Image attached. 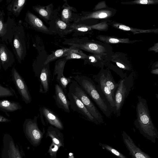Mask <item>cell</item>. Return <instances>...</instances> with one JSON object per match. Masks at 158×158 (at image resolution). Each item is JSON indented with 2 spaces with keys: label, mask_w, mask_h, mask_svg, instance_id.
<instances>
[{
  "label": "cell",
  "mask_w": 158,
  "mask_h": 158,
  "mask_svg": "<svg viewBox=\"0 0 158 158\" xmlns=\"http://www.w3.org/2000/svg\"><path fill=\"white\" fill-rule=\"evenodd\" d=\"M136 118L134 124L144 137L155 143L158 138V131L152 121L147 100L137 96Z\"/></svg>",
  "instance_id": "1"
},
{
  "label": "cell",
  "mask_w": 158,
  "mask_h": 158,
  "mask_svg": "<svg viewBox=\"0 0 158 158\" xmlns=\"http://www.w3.org/2000/svg\"><path fill=\"white\" fill-rule=\"evenodd\" d=\"M73 78L94 102L103 113L107 117L110 118L113 113L110 106L99 93L94 81L85 76L78 74L73 77Z\"/></svg>",
  "instance_id": "2"
},
{
  "label": "cell",
  "mask_w": 158,
  "mask_h": 158,
  "mask_svg": "<svg viewBox=\"0 0 158 158\" xmlns=\"http://www.w3.org/2000/svg\"><path fill=\"white\" fill-rule=\"evenodd\" d=\"M135 77L132 73L126 76L118 82V85L114 95L115 102L114 114L117 117L121 114L122 109L125 101L133 88Z\"/></svg>",
  "instance_id": "3"
},
{
  "label": "cell",
  "mask_w": 158,
  "mask_h": 158,
  "mask_svg": "<svg viewBox=\"0 0 158 158\" xmlns=\"http://www.w3.org/2000/svg\"><path fill=\"white\" fill-rule=\"evenodd\" d=\"M69 92L75 95L84 104L91 115L99 124L104 123L103 117L92 102L90 98L75 80L70 83Z\"/></svg>",
  "instance_id": "4"
},
{
  "label": "cell",
  "mask_w": 158,
  "mask_h": 158,
  "mask_svg": "<svg viewBox=\"0 0 158 158\" xmlns=\"http://www.w3.org/2000/svg\"><path fill=\"white\" fill-rule=\"evenodd\" d=\"M12 48L18 62L21 63L26 54V47L25 40V32L23 26L16 25L13 33Z\"/></svg>",
  "instance_id": "5"
},
{
  "label": "cell",
  "mask_w": 158,
  "mask_h": 158,
  "mask_svg": "<svg viewBox=\"0 0 158 158\" xmlns=\"http://www.w3.org/2000/svg\"><path fill=\"white\" fill-rule=\"evenodd\" d=\"M3 10H0V40L8 44H12L13 33L16 25L15 20L8 16L6 22H4Z\"/></svg>",
  "instance_id": "6"
},
{
  "label": "cell",
  "mask_w": 158,
  "mask_h": 158,
  "mask_svg": "<svg viewBox=\"0 0 158 158\" xmlns=\"http://www.w3.org/2000/svg\"><path fill=\"white\" fill-rule=\"evenodd\" d=\"M1 158H22L18 145L8 134H4L3 138Z\"/></svg>",
  "instance_id": "7"
},
{
  "label": "cell",
  "mask_w": 158,
  "mask_h": 158,
  "mask_svg": "<svg viewBox=\"0 0 158 158\" xmlns=\"http://www.w3.org/2000/svg\"><path fill=\"white\" fill-rule=\"evenodd\" d=\"M11 74L12 80L22 99L26 104L30 103L31 98L25 81L14 67L11 69Z\"/></svg>",
  "instance_id": "8"
},
{
  "label": "cell",
  "mask_w": 158,
  "mask_h": 158,
  "mask_svg": "<svg viewBox=\"0 0 158 158\" xmlns=\"http://www.w3.org/2000/svg\"><path fill=\"white\" fill-rule=\"evenodd\" d=\"M67 96L71 108L74 111L81 114L87 120L97 124L99 123L91 115L82 102L74 94L68 92Z\"/></svg>",
  "instance_id": "9"
},
{
  "label": "cell",
  "mask_w": 158,
  "mask_h": 158,
  "mask_svg": "<svg viewBox=\"0 0 158 158\" xmlns=\"http://www.w3.org/2000/svg\"><path fill=\"white\" fill-rule=\"evenodd\" d=\"M122 135L124 143L132 158H152L138 147L132 139L124 131H123Z\"/></svg>",
  "instance_id": "10"
},
{
  "label": "cell",
  "mask_w": 158,
  "mask_h": 158,
  "mask_svg": "<svg viewBox=\"0 0 158 158\" xmlns=\"http://www.w3.org/2000/svg\"><path fill=\"white\" fill-rule=\"evenodd\" d=\"M94 80L97 83L96 89L100 95L106 99L110 104L113 112L115 111V102L111 90L96 75L93 76Z\"/></svg>",
  "instance_id": "11"
},
{
  "label": "cell",
  "mask_w": 158,
  "mask_h": 158,
  "mask_svg": "<svg viewBox=\"0 0 158 158\" xmlns=\"http://www.w3.org/2000/svg\"><path fill=\"white\" fill-rule=\"evenodd\" d=\"M24 20L31 27L37 31L51 35L53 33L41 19L29 10L26 13Z\"/></svg>",
  "instance_id": "12"
},
{
  "label": "cell",
  "mask_w": 158,
  "mask_h": 158,
  "mask_svg": "<svg viewBox=\"0 0 158 158\" xmlns=\"http://www.w3.org/2000/svg\"><path fill=\"white\" fill-rule=\"evenodd\" d=\"M49 22L50 30L53 33L58 34L61 37L69 34L73 31L70 26L62 21L57 16Z\"/></svg>",
  "instance_id": "13"
},
{
  "label": "cell",
  "mask_w": 158,
  "mask_h": 158,
  "mask_svg": "<svg viewBox=\"0 0 158 158\" xmlns=\"http://www.w3.org/2000/svg\"><path fill=\"white\" fill-rule=\"evenodd\" d=\"M39 116V115L35 116L33 119H25L23 125L25 135L35 139H38L41 137V134L38 129L37 123V119Z\"/></svg>",
  "instance_id": "14"
},
{
  "label": "cell",
  "mask_w": 158,
  "mask_h": 158,
  "mask_svg": "<svg viewBox=\"0 0 158 158\" xmlns=\"http://www.w3.org/2000/svg\"><path fill=\"white\" fill-rule=\"evenodd\" d=\"M55 94L53 96L56 104L59 108L63 110L67 113H69L70 102L65 93L61 87L56 84L55 86Z\"/></svg>",
  "instance_id": "15"
},
{
  "label": "cell",
  "mask_w": 158,
  "mask_h": 158,
  "mask_svg": "<svg viewBox=\"0 0 158 158\" xmlns=\"http://www.w3.org/2000/svg\"><path fill=\"white\" fill-rule=\"evenodd\" d=\"M40 118L44 123L43 117L46 121L50 124L60 128H61L62 124L58 116L54 111L49 108L43 106L39 109Z\"/></svg>",
  "instance_id": "16"
},
{
  "label": "cell",
  "mask_w": 158,
  "mask_h": 158,
  "mask_svg": "<svg viewBox=\"0 0 158 158\" xmlns=\"http://www.w3.org/2000/svg\"><path fill=\"white\" fill-rule=\"evenodd\" d=\"M32 8L47 23L53 20L57 16V10H53L52 4L46 6L38 5L32 6Z\"/></svg>",
  "instance_id": "17"
},
{
  "label": "cell",
  "mask_w": 158,
  "mask_h": 158,
  "mask_svg": "<svg viewBox=\"0 0 158 158\" xmlns=\"http://www.w3.org/2000/svg\"><path fill=\"white\" fill-rule=\"evenodd\" d=\"M0 61L3 69L7 70L15 62L14 56L6 44L0 43Z\"/></svg>",
  "instance_id": "18"
},
{
  "label": "cell",
  "mask_w": 158,
  "mask_h": 158,
  "mask_svg": "<svg viewBox=\"0 0 158 158\" xmlns=\"http://www.w3.org/2000/svg\"><path fill=\"white\" fill-rule=\"evenodd\" d=\"M49 63L44 66L40 74L39 80L40 81V93H47L49 90V83L51 75Z\"/></svg>",
  "instance_id": "19"
},
{
  "label": "cell",
  "mask_w": 158,
  "mask_h": 158,
  "mask_svg": "<svg viewBox=\"0 0 158 158\" xmlns=\"http://www.w3.org/2000/svg\"><path fill=\"white\" fill-rule=\"evenodd\" d=\"M96 75L111 90L112 95L114 97V93L118 83L115 82L110 72L108 70L101 71Z\"/></svg>",
  "instance_id": "20"
},
{
  "label": "cell",
  "mask_w": 158,
  "mask_h": 158,
  "mask_svg": "<svg viewBox=\"0 0 158 158\" xmlns=\"http://www.w3.org/2000/svg\"><path fill=\"white\" fill-rule=\"evenodd\" d=\"M64 3L62 7L60 14L61 19L68 24L74 20V12H77L76 9L69 6L67 0H64Z\"/></svg>",
  "instance_id": "21"
},
{
  "label": "cell",
  "mask_w": 158,
  "mask_h": 158,
  "mask_svg": "<svg viewBox=\"0 0 158 158\" xmlns=\"http://www.w3.org/2000/svg\"><path fill=\"white\" fill-rule=\"evenodd\" d=\"M22 107L19 103L7 99L0 100V110L6 114L21 110Z\"/></svg>",
  "instance_id": "22"
},
{
  "label": "cell",
  "mask_w": 158,
  "mask_h": 158,
  "mask_svg": "<svg viewBox=\"0 0 158 158\" xmlns=\"http://www.w3.org/2000/svg\"><path fill=\"white\" fill-rule=\"evenodd\" d=\"M72 49V48L70 47L64 48L59 49L53 52L48 56L45 61L43 63L42 65V69L44 66L56 59L66 57Z\"/></svg>",
  "instance_id": "23"
},
{
  "label": "cell",
  "mask_w": 158,
  "mask_h": 158,
  "mask_svg": "<svg viewBox=\"0 0 158 158\" xmlns=\"http://www.w3.org/2000/svg\"><path fill=\"white\" fill-rule=\"evenodd\" d=\"M27 1V0H11L7 6V10L17 17L25 5Z\"/></svg>",
  "instance_id": "24"
},
{
  "label": "cell",
  "mask_w": 158,
  "mask_h": 158,
  "mask_svg": "<svg viewBox=\"0 0 158 158\" xmlns=\"http://www.w3.org/2000/svg\"><path fill=\"white\" fill-rule=\"evenodd\" d=\"M67 60L65 57L62 58L57 60L56 63L52 81L54 79L55 76L63 75V71L65 64Z\"/></svg>",
  "instance_id": "25"
},
{
  "label": "cell",
  "mask_w": 158,
  "mask_h": 158,
  "mask_svg": "<svg viewBox=\"0 0 158 158\" xmlns=\"http://www.w3.org/2000/svg\"><path fill=\"white\" fill-rule=\"evenodd\" d=\"M71 48L72 49L68 55L65 57L67 60L73 59H84L86 58V54L81 50L76 48Z\"/></svg>",
  "instance_id": "26"
},
{
  "label": "cell",
  "mask_w": 158,
  "mask_h": 158,
  "mask_svg": "<svg viewBox=\"0 0 158 158\" xmlns=\"http://www.w3.org/2000/svg\"><path fill=\"white\" fill-rule=\"evenodd\" d=\"M56 80L59 84V85L61 87L64 91L66 93L67 92L66 87L67 85L70 83L72 80L70 77L67 78L63 75L57 76Z\"/></svg>",
  "instance_id": "27"
},
{
  "label": "cell",
  "mask_w": 158,
  "mask_h": 158,
  "mask_svg": "<svg viewBox=\"0 0 158 158\" xmlns=\"http://www.w3.org/2000/svg\"><path fill=\"white\" fill-rule=\"evenodd\" d=\"M99 145L102 148L107 150L111 153L113 154L118 158H127L121 153L109 145L101 143H99Z\"/></svg>",
  "instance_id": "28"
},
{
  "label": "cell",
  "mask_w": 158,
  "mask_h": 158,
  "mask_svg": "<svg viewBox=\"0 0 158 158\" xmlns=\"http://www.w3.org/2000/svg\"><path fill=\"white\" fill-rule=\"evenodd\" d=\"M15 94V91L13 89L0 84V98L13 96Z\"/></svg>",
  "instance_id": "29"
},
{
  "label": "cell",
  "mask_w": 158,
  "mask_h": 158,
  "mask_svg": "<svg viewBox=\"0 0 158 158\" xmlns=\"http://www.w3.org/2000/svg\"><path fill=\"white\" fill-rule=\"evenodd\" d=\"M70 26L73 31L75 30L78 32H85L89 30L87 26L81 24H71Z\"/></svg>",
  "instance_id": "30"
},
{
  "label": "cell",
  "mask_w": 158,
  "mask_h": 158,
  "mask_svg": "<svg viewBox=\"0 0 158 158\" xmlns=\"http://www.w3.org/2000/svg\"><path fill=\"white\" fill-rule=\"evenodd\" d=\"M10 121V119L0 115V123H7Z\"/></svg>",
  "instance_id": "31"
},
{
  "label": "cell",
  "mask_w": 158,
  "mask_h": 158,
  "mask_svg": "<svg viewBox=\"0 0 158 158\" xmlns=\"http://www.w3.org/2000/svg\"><path fill=\"white\" fill-rule=\"evenodd\" d=\"M119 27L120 29L126 31H129L131 30L129 27L123 25H120Z\"/></svg>",
  "instance_id": "32"
},
{
  "label": "cell",
  "mask_w": 158,
  "mask_h": 158,
  "mask_svg": "<svg viewBox=\"0 0 158 158\" xmlns=\"http://www.w3.org/2000/svg\"><path fill=\"white\" fill-rule=\"evenodd\" d=\"M109 41L112 43H116L119 42V41L117 39L115 38H111L109 39Z\"/></svg>",
  "instance_id": "33"
},
{
  "label": "cell",
  "mask_w": 158,
  "mask_h": 158,
  "mask_svg": "<svg viewBox=\"0 0 158 158\" xmlns=\"http://www.w3.org/2000/svg\"><path fill=\"white\" fill-rule=\"evenodd\" d=\"M107 16V14L106 13H102L98 15V17L99 18H103L106 17Z\"/></svg>",
  "instance_id": "34"
},
{
  "label": "cell",
  "mask_w": 158,
  "mask_h": 158,
  "mask_svg": "<svg viewBox=\"0 0 158 158\" xmlns=\"http://www.w3.org/2000/svg\"><path fill=\"white\" fill-rule=\"evenodd\" d=\"M116 64L117 65V66L118 67H119V68H122V69H126L125 67L124 66V65H123V64H122L120 63L117 62H116Z\"/></svg>",
  "instance_id": "35"
},
{
  "label": "cell",
  "mask_w": 158,
  "mask_h": 158,
  "mask_svg": "<svg viewBox=\"0 0 158 158\" xmlns=\"http://www.w3.org/2000/svg\"><path fill=\"white\" fill-rule=\"evenodd\" d=\"M139 3L142 4H147L148 3V1L147 0H142L139 1Z\"/></svg>",
  "instance_id": "36"
},
{
  "label": "cell",
  "mask_w": 158,
  "mask_h": 158,
  "mask_svg": "<svg viewBox=\"0 0 158 158\" xmlns=\"http://www.w3.org/2000/svg\"><path fill=\"white\" fill-rule=\"evenodd\" d=\"M53 142L56 144H58L59 143V141L56 138H54L53 139Z\"/></svg>",
  "instance_id": "37"
},
{
  "label": "cell",
  "mask_w": 158,
  "mask_h": 158,
  "mask_svg": "<svg viewBox=\"0 0 158 158\" xmlns=\"http://www.w3.org/2000/svg\"><path fill=\"white\" fill-rule=\"evenodd\" d=\"M58 149V147L56 145H54V148H52V150L53 152L56 151Z\"/></svg>",
  "instance_id": "38"
},
{
  "label": "cell",
  "mask_w": 158,
  "mask_h": 158,
  "mask_svg": "<svg viewBox=\"0 0 158 158\" xmlns=\"http://www.w3.org/2000/svg\"><path fill=\"white\" fill-rule=\"evenodd\" d=\"M89 59L91 60L90 61L91 62H94L95 60V58L93 56H90L89 57Z\"/></svg>",
  "instance_id": "39"
},
{
  "label": "cell",
  "mask_w": 158,
  "mask_h": 158,
  "mask_svg": "<svg viewBox=\"0 0 158 158\" xmlns=\"http://www.w3.org/2000/svg\"><path fill=\"white\" fill-rule=\"evenodd\" d=\"M1 67H2V65H1V62H0V72H1Z\"/></svg>",
  "instance_id": "40"
},
{
  "label": "cell",
  "mask_w": 158,
  "mask_h": 158,
  "mask_svg": "<svg viewBox=\"0 0 158 158\" xmlns=\"http://www.w3.org/2000/svg\"><path fill=\"white\" fill-rule=\"evenodd\" d=\"M72 153H70L69 154V156H71V155H72Z\"/></svg>",
  "instance_id": "41"
},
{
  "label": "cell",
  "mask_w": 158,
  "mask_h": 158,
  "mask_svg": "<svg viewBox=\"0 0 158 158\" xmlns=\"http://www.w3.org/2000/svg\"><path fill=\"white\" fill-rule=\"evenodd\" d=\"M2 1V0H0V2H1Z\"/></svg>",
  "instance_id": "42"
}]
</instances>
